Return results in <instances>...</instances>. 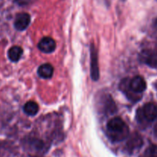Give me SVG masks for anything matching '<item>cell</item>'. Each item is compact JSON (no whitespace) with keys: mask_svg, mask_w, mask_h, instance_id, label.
Wrapping results in <instances>:
<instances>
[{"mask_svg":"<svg viewBox=\"0 0 157 157\" xmlns=\"http://www.w3.org/2000/svg\"><path fill=\"white\" fill-rule=\"evenodd\" d=\"M107 136L113 142L123 141L129 137V127L120 117H113L107 124Z\"/></svg>","mask_w":157,"mask_h":157,"instance_id":"6da1fadb","label":"cell"},{"mask_svg":"<svg viewBox=\"0 0 157 157\" xmlns=\"http://www.w3.org/2000/svg\"><path fill=\"white\" fill-rule=\"evenodd\" d=\"M157 118V105L153 103H147L136 112V120L138 123L152 122Z\"/></svg>","mask_w":157,"mask_h":157,"instance_id":"7a4b0ae2","label":"cell"},{"mask_svg":"<svg viewBox=\"0 0 157 157\" xmlns=\"http://www.w3.org/2000/svg\"><path fill=\"white\" fill-rule=\"evenodd\" d=\"M90 77L92 80L97 81L100 78L99 64H98V52L94 44H90Z\"/></svg>","mask_w":157,"mask_h":157,"instance_id":"3957f363","label":"cell"},{"mask_svg":"<svg viewBox=\"0 0 157 157\" xmlns=\"http://www.w3.org/2000/svg\"><path fill=\"white\" fill-rule=\"evenodd\" d=\"M140 61L151 67L157 68V50L146 49L140 54Z\"/></svg>","mask_w":157,"mask_h":157,"instance_id":"277c9868","label":"cell"},{"mask_svg":"<svg viewBox=\"0 0 157 157\" xmlns=\"http://www.w3.org/2000/svg\"><path fill=\"white\" fill-rule=\"evenodd\" d=\"M143 144H144V140L142 136L139 133H135L129 137L128 141L126 144V150L127 153H133L138 149L141 148Z\"/></svg>","mask_w":157,"mask_h":157,"instance_id":"5b68a950","label":"cell"},{"mask_svg":"<svg viewBox=\"0 0 157 157\" xmlns=\"http://www.w3.org/2000/svg\"><path fill=\"white\" fill-rule=\"evenodd\" d=\"M38 49L43 53L49 54L53 52L56 48V42L50 37H44L40 40L38 44Z\"/></svg>","mask_w":157,"mask_h":157,"instance_id":"8992f818","label":"cell"},{"mask_svg":"<svg viewBox=\"0 0 157 157\" xmlns=\"http://www.w3.org/2000/svg\"><path fill=\"white\" fill-rule=\"evenodd\" d=\"M31 17L28 13H19L17 15L16 18H15V22H14V25L16 30L18 31H24L29 27V24H30Z\"/></svg>","mask_w":157,"mask_h":157,"instance_id":"52a82bcc","label":"cell"},{"mask_svg":"<svg viewBox=\"0 0 157 157\" xmlns=\"http://www.w3.org/2000/svg\"><path fill=\"white\" fill-rule=\"evenodd\" d=\"M54 73V68L52 64H43L38 67V74L41 78L44 79H49L52 77Z\"/></svg>","mask_w":157,"mask_h":157,"instance_id":"ba28073f","label":"cell"},{"mask_svg":"<svg viewBox=\"0 0 157 157\" xmlns=\"http://www.w3.org/2000/svg\"><path fill=\"white\" fill-rule=\"evenodd\" d=\"M103 109H104V113H106L110 114V113H113L116 112L117 107L110 95H107L106 97H104Z\"/></svg>","mask_w":157,"mask_h":157,"instance_id":"9c48e42d","label":"cell"},{"mask_svg":"<svg viewBox=\"0 0 157 157\" xmlns=\"http://www.w3.org/2000/svg\"><path fill=\"white\" fill-rule=\"evenodd\" d=\"M23 50L19 46H13L8 52V57L12 62H17L22 55Z\"/></svg>","mask_w":157,"mask_h":157,"instance_id":"30bf717a","label":"cell"},{"mask_svg":"<svg viewBox=\"0 0 157 157\" xmlns=\"http://www.w3.org/2000/svg\"><path fill=\"white\" fill-rule=\"evenodd\" d=\"M24 112L29 116H35L38 113V110H39V107H38V104L35 103V101H28L25 104L24 107H23Z\"/></svg>","mask_w":157,"mask_h":157,"instance_id":"8fae6325","label":"cell"},{"mask_svg":"<svg viewBox=\"0 0 157 157\" xmlns=\"http://www.w3.org/2000/svg\"><path fill=\"white\" fill-rule=\"evenodd\" d=\"M144 157H157V146H150L145 151Z\"/></svg>","mask_w":157,"mask_h":157,"instance_id":"7c38bea8","label":"cell"},{"mask_svg":"<svg viewBox=\"0 0 157 157\" xmlns=\"http://www.w3.org/2000/svg\"><path fill=\"white\" fill-rule=\"evenodd\" d=\"M15 2L18 3L19 6H25V5L29 4L30 0H15Z\"/></svg>","mask_w":157,"mask_h":157,"instance_id":"4fadbf2b","label":"cell"},{"mask_svg":"<svg viewBox=\"0 0 157 157\" xmlns=\"http://www.w3.org/2000/svg\"><path fill=\"white\" fill-rule=\"evenodd\" d=\"M153 27H154V29H156V30H157V18L154 20V21H153Z\"/></svg>","mask_w":157,"mask_h":157,"instance_id":"5bb4252c","label":"cell"},{"mask_svg":"<svg viewBox=\"0 0 157 157\" xmlns=\"http://www.w3.org/2000/svg\"><path fill=\"white\" fill-rule=\"evenodd\" d=\"M32 157H36V156H32Z\"/></svg>","mask_w":157,"mask_h":157,"instance_id":"9a60e30c","label":"cell"},{"mask_svg":"<svg viewBox=\"0 0 157 157\" xmlns=\"http://www.w3.org/2000/svg\"><path fill=\"white\" fill-rule=\"evenodd\" d=\"M156 1H157V0H156Z\"/></svg>","mask_w":157,"mask_h":157,"instance_id":"2e32d148","label":"cell"}]
</instances>
